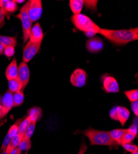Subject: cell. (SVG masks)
<instances>
[{
	"label": "cell",
	"instance_id": "17",
	"mask_svg": "<svg viewBox=\"0 0 138 154\" xmlns=\"http://www.w3.org/2000/svg\"><path fill=\"white\" fill-rule=\"evenodd\" d=\"M0 43H2L5 47L13 46L15 48L18 45L17 37L0 35Z\"/></svg>",
	"mask_w": 138,
	"mask_h": 154
},
{
	"label": "cell",
	"instance_id": "41",
	"mask_svg": "<svg viewBox=\"0 0 138 154\" xmlns=\"http://www.w3.org/2000/svg\"><path fill=\"white\" fill-rule=\"evenodd\" d=\"M4 117L3 115V108L2 105L0 104V119H2Z\"/></svg>",
	"mask_w": 138,
	"mask_h": 154
},
{
	"label": "cell",
	"instance_id": "5",
	"mask_svg": "<svg viewBox=\"0 0 138 154\" xmlns=\"http://www.w3.org/2000/svg\"><path fill=\"white\" fill-rule=\"evenodd\" d=\"M42 42L38 43H33L28 42L25 46L23 50L22 60L25 63L30 61L39 52V50Z\"/></svg>",
	"mask_w": 138,
	"mask_h": 154
},
{
	"label": "cell",
	"instance_id": "21",
	"mask_svg": "<svg viewBox=\"0 0 138 154\" xmlns=\"http://www.w3.org/2000/svg\"><path fill=\"white\" fill-rule=\"evenodd\" d=\"M22 139V138L18 134L16 136H14L13 137H12L9 145L8 146V147H6V149L5 150L6 153L8 154H11V152H12V150H13L14 149H16L18 146Z\"/></svg>",
	"mask_w": 138,
	"mask_h": 154
},
{
	"label": "cell",
	"instance_id": "4",
	"mask_svg": "<svg viewBox=\"0 0 138 154\" xmlns=\"http://www.w3.org/2000/svg\"><path fill=\"white\" fill-rule=\"evenodd\" d=\"M30 1H28L19 10V13L16 16V17L19 19L22 23L24 44L28 42L29 39V35L32 29V22L28 14V9Z\"/></svg>",
	"mask_w": 138,
	"mask_h": 154
},
{
	"label": "cell",
	"instance_id": "29",
	"mask_svg": "<svg viewBox=\"0 0 138 154\" xmlns=\"http://www.w3.org/2000/svg\"><path fill=\"white\" fill-rule=\"evenodd\" d=\"M124 149L128 152H130L131 153L137 152L138 151V147L135 144H133L131 143H128V144H124L121 145Z\"/></svg>",
	"mask_w": 138,
	"mask_h": 154
},
{
	"label": "cell",
	"instance_id": "37",
	"mask_svg": "<svg viewBox=\"0 0 138 154\" xmlns=\"http://www.w3.org/2000/svg\"><path fill=\"white\" fill-rule=\"evenodd\" d=\"M87 150V146L85 144L84 142H82V144H81L78 154H85Z\"/></svg>",
	"mask_w": 138,
	"mask_h": 154
},
{
	"label": "cell",
	"instance_id": "3",
	"mask_svg": "<svg viewBox=\"0 0 138 154\" xmlns=\"http://www.w3.org/2000/svg\"><path fill=\"white\" fill-rule=\"evenodd\" d=\"M71 21L75 27L84 33L94 32L97 34L101 30V28L89 17L82 14L73 15Z\"/></svg>",
	"mask_w": 138,
	"mask_h": 154
},
{
	"label": "cell",
	"instance_id": "42",
	"mask_svg": "<svg viewBox=\"0 0 138 154\" xmlns=\"http://www.w3.org/2000/svg\"><path fill=\"white\" fill-rule=\"evenodd\" d=\"M14 2L17 4V3H22L24 2H25L24 0H14Z\"/></svg>",
	"mask_w": 138,
	"mask_h": 154
},
{
	"label": "cell",
	"instance_id": "22",
	"mask_svg": "<svg viewBox=\"0 0 138 154\" xmlns=\"http://www.w3.org/2000/svg\"><path fill=\"white\" fill-rule=\"evenodd\" d=\"M30 122H31V119L29 116H27L26 118L24 119L21 122L19 127L18 134H19L22 138L24 137V135L25 133H26Z\"/></svg>",
	"mask_w": 138,
	"mask_h": 154
},
{
	"label": "cell",
	"instance_id": "1",
	"mask_svg": "<svg viewBox=\"0 0 138 154\" xmlns=\"http://www.w3.org/2000/svg\"><path fill=\"white\" fill-rule=\"evenodd\" d=\"M99 34L117 46L125 45L138 39V28L122 30L101 29Z\"/></svg>",
	"mask_w": 138,
	"mask_h": 154
},
{
	"label": "cell",
	"instance_id": "38",
	"mask_svg": "<svg viewBox=\"0 0 138 154\" xmlns=\"http://www.w3.org/2000/svg\"><path fill=\"white\" fill-rule=\"evenodd\" d=\"M22 153V150H20L18 147H16L14 149L12 152H11V154H21Z\"/></svg>",
	"mask_w": 138,
	"mask_h": 154
},
{
	"label": "cell",
	"instance_id": "27",
	"mask_svg": "<svg viewBox=\"0 0 138 154\" xmlns=\"http://www.w3.org/2000/svg\"><path fill=\"white\" fill-rule=\"evenodd\" d=\"M36 123H37V122H32V121L30 122V123L27 128V129L26 133H25L24 137L22 138H24V139H30L31 138V137L32 136V135L34 133V131H35Z\"/></svg>",
	"mask_w": 138,
	"mask_h": 154
},
{
	"label": "cell",
	"instance_id": "24",
	"mask_svg": "<svg viewBox=\"0 0 138 154\" xmlns=\"http://www.w3.org/2000/svg\"><path fill=\"white\" fill-rule=\"evenodd\" d=\"M17 147H18L22 151L29 150L32 147V142L30 139L22 138Z\"/></svg>",
	"mask_w": 138,
	"mask_h": 154
},
{
	"label": "cell",
	"instance_id": "6",
	"mask_svg": "<svg viewBox=\"0 0 138 154\" xmlns=\"http://www.w3.org/2000/svg\"><path fill=\"white\" fill-rule=\"evenodd\" d=\"M42 3L40 0H30L28 9V14L32 22L38 20L42 14Z\"/></svg>",
	"mask_w": 138,
	"mask_h": 154
},
{
	"label": "cell",
	"instance_id": "46",
	"mask_svg": "<svg viewBox=\"0 0 138 154\" xmlns=\"http://www.w3.org/2000/svg\"><path fill=\"white\" fill-rule=\"evenodd\" d=\"M24 154H28V151H26V153H25Z\"/></svg>",
	"mask_w": 138,
	"mask_h": 154
},
{
	"label": "cell",
	"instance_id": "34",
	"mask_svg": "<svg viewBox=\"0 0 138 154\" xmlns=\"http://www.w3.org/2000/svg\"><path fill=\"white\" fill-rule=\"evenodd\" d=\"M11 139H12L11 137H10L8 134H6V137H5V139H4V140H3V144H2L1 149H0V150H1L2 151L5 150L6 149V147H7L9 145V143H10V141H11Z\"/></svg>",
	"mask_w": 138,
	"mask_h": 154
},
{
	"label": "cell",
	"instance_id": "39",
	"mask_svg": "<svg viewBox=\"0 0 138 154\" xmlns=\"http://www.w3.org/2000/svg\"><path fill=\"white\" fill-rule=\"evenodd\" d=\"M84 34H85V35L86 36L89 37L90 38H93V37H94L96 35V33H95L94 32H85V33H84Z\"/></svg>",
	"mask_w": 138,
	"mask_h": 154
},
{
	"label": "cell",
	"instance_id": "16",
	"mask_svg": "<svg viewBox=\"0 0 138 154\" xmlns=\"http://www.w3.org/2000/svg\"><path fill=\"white\" fill-rule=\"evenodd\" d=\"M0 8L7 12L8 13H11L16 12L18 9V6L14 1L12 0H2V5Z\"/></svg>",
	"mask_w": 138,
	"mask_h": 154
},
{
	"label": "cell",
	"instance_id": "9",
	"mask_svg": "<svg viewBox=\"0 0 138 154\" xmlns=\"http://www.w3.org/2000/svg\"><path fill=\"white\" fill-rule=\"evenodd\" d=\"M18 77L22 84V91H24L29 83L30 78V70L26 63L22 62L19 64Z\"/></svg>",
	"mask_w": 138,
	"mask_h": 154
},
{
	"label": "cell",
	"instance_id": "8",
	"mask_svg": "<svg viewBox=\"0 0 138 154\" xmlns=\"http://www.w3.org/2000/svg\"><path fill=\"white\" fill-rule=\"evenodd\" d=\"M101 80L104 90L107 93H117L119 92V85L114 77L105 75L102 77Z\"/></svg>",
	"mask_w": 138,
	"mask_h": 154
},
{
	"label": "cell",
	"instance_id": "33",
	"mask_svg": "<svg viewBox=\"0 0 138 154\" xmlns=\"http://www.w3.org/2000/svg\"><path fill=\"white\" fill-rule=\"evenodd\" d=\"M110 117L115 121H118L117 115V106L112 108L110 111Z\"/></svg>",
	"mask_w": 138,
	"mask_h": 154
},
{
	"label": "cell",
	"instance_id": "25",
	"mask_svg": "<svg viewBox=\"0 0 138 154\" xmlns=\"http://www.w3.org/2000/svg\"><path fill=\"white\" fill-rule=\"evenodd\" d=\"M14 107H18L22 104L24 100V94L23 91H20L13 93Z\"/></svg>",
	"mask_w": 138,
	"mask_h": 154
},
{
	"label": "cell",
	"instance_id": "31",
	"mask_svg": "<svg viewBox=\"0 0 138 154\" xmlns=\"http://www.w3.org/2000/svg\"><path fill=\"white\" fill-rule=\"evenodd\" d=\"M97 1H84V5H85L87 9L96 10Z\"/></svg>",
	"mask_w": 138,
	"mask_h": 154
},
{
	"label": "cell",
	"instance_id": "11",
	"mask_svg": "<svg viewBox=\"0 0 138 154\" xmlns=\"http://www.w3.org/2000/svg\"><path fill=\"white\" fill-rule=\"evenodd\" d=\"M1 105L3 108V115L5 117L14 107L13 93H12L9 90H8L2 98Z\"/></svg>",
	"mask_w": 138,
	"mask_h": 154
},
{
	"label": "cell",
	"instance_id": "45",
	"mask_svg": "<svg viewBox=\"0 0 138 154\" xmlns=\"http://www.w3.org/2000/svg\"><path fill=\"white\" fill-rule=\"evenodd\" d=\"M1 5H2V0H0V8H1Z\"/></svg>",
	"mask_w": 138,
	"mask_h": 154
},
{
	"label": "cell",
	"instance_id": "19",
	"mask_svg": "<svg viewBox=\"0 0 138 154\" xmlns=\"http://www.w3.org/2000/svg\"><path fill=\"white\" fill-rule=\"evenodd\" d=\"M69 6L74 15L81 14L84 6V1L82 0H70Z\"/></svg>",
	"mask_w": 138,
	"mask_h": 154
},
{
	"label": "cell",
	"instance_id": "44",
	"mask_svg": "<svg viewBox=\"0 0 138 154\" xmlns=\"http://www.w3.org/2000/svg\"><path fill=\"white\" fill-rule=\"evenodd\" d=\"M131 154H138V151L137 152H132Z\"/></svg>",
	"mask_w": 138,
	"mask_h": 154
},
{
	"label": "cell",
	"instance_id": "13",
	"mask_svg": "<svg viewBox=\"0 0 138 154\" xmlns=\"http://www.w3.org/2000/svg\"><path fill=\"white\" fill-rule=\"evenodd\" d=\"M6 77L8 80L16 79L18 75V66L17 63V59L16 57L12 59L11 62L6 69Z\"/></svg>",
	"mask_w": 138,
	"mask_h": 154
},
{
	"label": "cell",
	"instance_id": "28",
	"mask_svg": "<svg viewBox=\"0 0 138 154\" xmlns=\"http://www.w3.org/2000/svg\"><path fill=\"white\" fill-rule=\"evenodd\" d=\"M136 136H134L133 134L128 133L127 131L124 133L123 135L122 139H121V145L124 144H128V143H131L132 141L135 139Z\"/></svg>",
	"mask_w": 138,
	"mask_h": 154
},
{
	"label": "cell",
	"instance_id": "14",
	"mask_svg": "<svg viewBox=\"0 0 138 154\" xmlns=\"http://www.w3.org/2000/svg\"><path fill=\"white\" fill-rule=\"evenodd\" d=\"M117 115L118 122L121 123V126H124L130 118V112L126 108L122 106H117Z\"/></svg>",
	"mask_w": 138,
	"mask_h": 154
},
{
	"label": "cell",
	"instance_id": "47",
	"mask_svg": "<svg viewBox=\"0 0 138 154\" xmlns=\"http://www.w3.org/2000/svg\"><path fill=\"white\" fill-rule=\"evenodd\" d=\"M1 152H2V150H0V153H1Z\"/></svg>",
	"mask_w": 138,
	"mask_h": 154
},
{
	"label": "cell",
	"instance_id": "23",
	"mask_svg": "<svg viewBox=\"0 0 138 154\" xmlns=\"http://www.w3.org/2000/svg\"><path fill=\"white\" fill-rule=\"evenodd\" d=\"M23 119H24V118L17 120V121L9 128V129L8 130V132L7 134L10 137H11V138L13 137L14 136H16L18 134L19 125H20L21 122L23 120Z\"/></svg>",
	"mask_w": 138,
	"mask_h": 154
},
{
	"label": "cell",
	"instance_id": "12",
	"mask_svg": "<svg viewBox=\"0 0 138 154\" xmlns=\"http://www.w3.org/2000/svg\"><path fill=\"white\" fill-rule=\"evenodd\" d=\"M43 33L41 25L39 23H36L33 27H32L30 35L29 42L33 43H38L42 42L43 39Z\"/></svg>",
	"mask_w": 138,
	"mask_h": 154
},
{
	"label": "cell",
	"instance_id": "10",
	"mask_svg": "<svg viewBox=\"0 0 138 154\" xmlns=\"http://www.w3.org/2000/svg\"><path fill=\"white\" fill-rule=\"evenodd\" d=\"M86 49L91 53H98L104 48V43L102 39L98 37L91 38L87 41Z\"/></svg>",
	"mask_w": 138,
	"mask_h": 154
},
{
	"label": "cell",
	"instance_id": "30",
	"mask_svg": "<svg viewBox=\"0 0 138 154\" xmlns=\"http://www.w3.org/2000/svg\"><path fill=\"white\" fill-rule=\"evenodd\" d=\"M15 53V48L13 46H7L5 48L4 54L8 57L13 56Z\"/></svg>",
	"mask_w": 138,
	"mask_h": 154
},
{
	"label": "cell",
	"instance_id": "36",
	"mask_svg": "<svg viewBox=\"0 0 138 154\" xmlns=\"http://www.w3.org/2000/svg\"><path fill=\"white\" fill-rule=\"evenodd\" d=\"M131 109L136 116L138 115V101H134L131 102Z\"/></svg>",
	"mask_w": 138,
	"mask_h": 154
},
{
	"label": "cell",
	"instance_id": "32",
	"mask_svg": "<svg viewBox=\"0 0 138 154\" xmlns=\"http://www.w3.org/2000/svg\"><path fill=\"white\" fill-rule=\"evenodd\" d=\"M127 131L132 134H133L134 136H136L137 134V123H133L131 126L127 129Z\"/></svg>",
	"mask_w": 138,
	"mask_h": 154
},
{
	"label": "cell",
	"instance_id": "43",
	"mask_svg": "<svg viewBox=\"0 0 138 154\" xmlns=\"http://www.w3.org/2000/svg\"><path fill=\"white\" fill-rule=\"evenodd\" d=\"M0 154H8V153H7L5 150H3V151H2V152Z\"/></svg>",
	"mask_w": 138,
	"mask_h": 154
},
{
	"label": "cell",
	"instance_id": "15",
	"mask_svg": "<svg viewBox=\"0 0 138 154\" xmlns=\"http://www.w3.org/2000/svg\"><path fill=\"white\" fill-rule=\"evenodd\" d=\"M127 131V129H115L109 131V133L112 140L117 144V146H119L121 145L122 137Z\"/></svg>",
	"mask_w": 138,
	"mask_h": 154
},
{
	"label": "cell",
	"instance_id": "2",
	"mask_svg": "<svg viewBox=\"0 0 138 154\" xmlns=\"http://www.w3.org/2000/svg\"><path fill=\"white\" fill-rule=\"evenodd\" d=\"M81 133L89 139L91 146H117V144L111 138L108 131L98 130L92 128H89L88 129L82 131Z\"/></svg>",
	"mask_w": 138,
	"mask_h": 154
},
{
	"label": "cell",
	"instance_id": "7",
	"mask_svg": "<svg viewBox=\"0 0 138 154\" xmlns=\"http://www.w3.org/2000/svg\"><path fill=\"white\" fill-rule=\"evenodd\" d=\"M87 74L86 72L81 69L75 70L70 76V82L75 87H83L87 82Z\"/></svg>",
	"mask_w": 138,
	"mask_h": 154
},
{
	"label": "cell",
	"instance_id": "26",
	"mask_svg": "<svg viewBox=\"0 0 138 154\" xmlns=\"http://www.w3.org/2000/svg\"><path fill=\"white\" fill-rule=\"evenodd\" d=\"M124 93L126 95L128 100L131 102L138 100V90L137 89L126 91L124 92Z\"/></svg>",
	"mask_w": 138,
	"mask_h": 154
},
{
	"label": "cell",
	"instance_id": "18",
	"mask_svg": "<svg viewBox=\"0 0 138 154\" xmlns=\"http://www.w3.org/2000/svg\"><path fill=\"white\" fill-rule=\"evenodd\" d=\"M8 86H9V90L12 93H15L16 92L22 91V84L20 80L18 79V77L14 79L8 80Z\"/></svg>",
	"mask_w": 138,
	"mask_h": 154
},
{
	"label": "cell",
	"instance_id": "35",
	"mask_svg": "<svg viewBox=\"0 0 138 154\" xmlns=\"http://www.w3.org/2000/svg\"><path fill=\"white\" fill-rule=\"evenodd\" d=\"M5 23V14L3 11L0 8V29H2Z\"/></svg>",
	"mask_w": 138,
	"mask_h": 154
},
{
	"label": "cell",
	"instance_id": "40",
	"mask_svg": "<svg viewBox=\"0 0 138 154\" xmlns=\"http://www.w3.org/2000/svg\"><path fill=\"white\" fill-rule=\"evenodd\" d=\"M5 46L0 43V55H3L4 54V50H5Z\"/></svg>",
	"mask_w": 138,
	"mask_h": 154
},
{
	"label": "cell",
	"instance_id": "20",
	"mask_svg": "<svg viewBox=\"0 0 138 154\" xmlns=\"http://www.w3.org/2000/svg\"><path fill=\"white\" fill-rule=\"evenodd\" d=\"M27 116L30 118L32 122H37L41 119L42 116V110L39 107H32L29 110Z\"/></svg>",
	"mask_w": 138,
	"mask_h": 154
}]
</instances>
